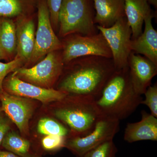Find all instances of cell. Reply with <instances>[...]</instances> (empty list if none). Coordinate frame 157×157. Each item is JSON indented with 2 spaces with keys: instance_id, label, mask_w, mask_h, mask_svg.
Segmentation results:
<instances>
[{
  "instance_id": "1",
  "label": "cell",
  "mask_w": 157,
  "mask_h": 157,
  "mask_svg": "<svg viewBox=\"0 0 157 157\" xmlns=\"http://www.w3.org/2000/svg\"><path fill=\"white\" fill-rule=\"evenodd\" d=\"M65 65L68 66L67 71L60 81L58 90L95 100L116 70L112 59L98 56L78 58Z\"/></svg>"
},
{
  "instance_id": "2",
  "label": "cell",
  "mask_w": 157,
  "mask_h": 157,
  "mask_svg": "<svg viewBox=\"0 0 157 157\" xmlns=\"http://www.w3.org/2000/svg\"><path fill=\"white\" fill-rule=\"evenodd\" d=\"M142 100L132 85L128 67L115 70L95 102L101 116L120 121L135 112Z\"/></svg>"
},
{
  "instance_id": "3",
  "label": "cell",
  "mask_w": 157,
  "mask_h": 157,
  "mask_svg": "<svg viewBox=\"0 0 157 157\" xmlns=\"http://www.w3.org/2000/svg\"><path fill=\"white\" fill-rule=\"evenodd\" d=\"M73 96L74 98H70L67 95L60 101L63 105L56 110L55 114L76 134L75 136L83 137L93 131L101 115L94 99Z\"/></svg>"
},
{
  "instance_id": "4",
  "label": "cell",
  "mask_w": 157,
  "mask_h": 157,
  "mask_svg": "<svg viewBox=\"0 0 157 157\" xmlns=\"http://www.w3.org/2000/svg\"><path fill=\"white\" fill-rule=\"evenodd\" d=\"M91 0H63L59 14V35L98 33Z\"/></svg>"
},
{
  "instance_id": "5",
  "label": "cell",
  "mask_w": 157,
  "mask_h": 157,
  "mask_svg": "<svg viewBox=\"0 0 157 157\" xmlns=\"http://www.w3.org/2000/svg\"><path fill=\"white\" fill-rule=\"evenodd\" d=\"M62 58L64 65L82 57L98 56L112 58L109 45L101 32L90 36L74 34L64 37Z\"/></svg>"
},
{
  "instance_id": "6",
  "label": "cell",
  "mask_w": 157,
  "mask_h": 157,
  "mask_svg": "<svg viewBox=\"0 0 157 157\" xmlns=\"http://www.w3.org/2000/svg\"><path fill=\"white\" fill-rule=\"evenodd\" d=\"M64 67L62 53L56 51L48 54L32 67H21L13 73L23 81L50 88L61 75Z\"/></svg>"
},
{
  "instance_id": "7",
  "label": "cell",
  "mask_w": 157,
  "mask_h": 157,
  "mask_svg": "<svg viewBox=\"0 0 157 157\" xmlns=\"http://www.w3.org/2000/svg\"><path fill=\"white\" fill-rule=\"evenodd\" d=\"M119 125L120 121L101 116L90 133L83 137L73 136L66 138L64 147L77 157H81L101 144L113 140L119 131Z\"/></svg>"
},
{
  "instance_id": "8",
  "label": "cell",
  "mask_w": 157,
  "mask_h": 157,
  "mask_svg": "<svg viewBox=\"0 0 157 157\" xmlns=\"http://www.w3.org/2000/svg\"><path fill=\"white\" fill-rule=\"evenodd\" d=\"M107 41L111 50L116 70L128 67L129 56L132 53V31L126 16L107 28L97 25Z\"/></svg>"
},
{
  "instance_id": "9",
  "label": "cell",
  "mask_w": 157,
  "mask_h": 157,
  "mask_svg": "<svg viewBox=\"0 0 157 157\" xmlns=\"http://www.w3.org/2000/svg\"><path fill=\"white\" fill-rule=\"evenodd\" d=\"M37 8L38 25L35 47L28 64L37 63L50 52L62 49V42L53 30L46 0H39Z\"/></svg>"
},
{
  "instance_id": "10",
  "label": "cell",
  "mask_w": 157,
  "mask_h": 157,
  "mask_svg": "<svg viewBox=\"0 0 157 157\" xmlns=\"http://www.w3.org/2000/svg\"><path fill=\"white\" fill-rule=\"evenodd\" d=\"M4 82L7 92L27 99H35L45 104L62 101L68 95L59 90L40 87L23 81L13 72Z\"/></svg>"
},
{
  "instance_id": "11",
  "label": "cell",
  "mask_w": 157,
  "mask_h": 157,
  "mask_svg": "<svg viewBox=\"0 0 157 157\" xmlns=\"http://www.w3.org/2000/svg\"><path fill=\"white\" fill-rule=\"evenodd\" d=\"M2 109L22 134L29 132V121L33 115V106L27 98L3 91L0 94Z\"/></svg>"
},
{
  "instance_id": "12",
  "label": "cell",
  "mask_w": 157,
  "mask_h": 157,
  "mask_svg": "<svg viewBox=\"0 0 157 157\" xmlns=\"http://www.w3.org/2000/svg\"><path fill=\"white\" fill-rule=\"evenodd\" d=\"M128 66L134 89L138 94H144L157 75V65L145 57L132 52L129 56Z\"/></svg>"
},
{
  "instance_id": "13",
  "label": "cell",
  "mask_w": 157,
  "mask_h": 157,
  "mask_svg": "<svg viewBox=\"0 0 157 157\" xmlns=\"http://www.w3.org/2000/svg\"><path fill=\"white\" fill-rule=\"evenodd\" d=\"M16 24L17 49L15 56L28 64L33 52L36 29L33 20L29 16L17 18Z\"/></svg>"
},
{
  "instance_id": "14",
  "label": "cell",
  "mask_w": 157,
  "mask_h": 157,
  "mask_svg": "<svg viewBox=\"0 0 157 157\" xmlns=\"http://www.w3.org/2000/svg\"><path fill=\"white\" fill-rule=\"evenodd\" d=\"M155 16L153 13L145 17L144 31L137 38L132 39L131 49L132 52L144 56L157 66V32L152 23Z\"/></svg>"
},
{
  "instance_id": "15",
  "label": "cell",
  "mask_w": 157,
  "mask_h": 157,
  "mask_svg": "<svg viewBox=\"0 0 157 157\" xmlns=\"http://www.w3.org/2000/svg\"><path fill=\"white\" fill-rule=\"evenodd\" d=\"M124 139L132 143L141 140H157V118L143 110L139 121L127 124Z\"/></svg>"
},
{
  "instance_id": "16",
  "label": "cell",
  "mask_w": 157,
  "mask_h": 157,
  "mask_svg": "<svg viewBox=\"0 0 157 157\" xmlns=\"http://www.w3.org/2000/svg\"><path fill=\"white\" fill-rule=\"evenodd\" d=\"M96 10L94 23L107 28L125 16L124 0H93Z\"/></svg>"
},
{
  "instance_id": "17",
  "label": "cell",
  "mask_w": 157,
  "mask_h": 157,
  "mask_svg": "<svg viewBox=\"0 0 157 157\" xmlns=\"http://www.w3.org/2000/svg\"><path fill=\"white\" fill-rule=\"evenodd\" d=\"M127 21L132 31V39L137 38L142 33L144 20L154 13L147 0H124Z\"/></svg>"
},
{
  "instance_id": "18",
  "label": "cell",
  "mask_w": 157,
  "mask_h": 157,
  "mask_svg": "<svg viewBox=\"0 0 157 157\" xmlns=\"http://www.w3.org/2000/svg\"><path fill=\"white\" fill-rule=\"evenodd\" d=\"M39 0H0V17L11 18L29 16Z\"/></svg>"
},
{
  "instance_id": "19",
  "label": "cell",
  "mask_w": 157,
  "mask_h": 157,
  "mask_svg": "<svg viewBox=\"0 0 157 157\" xmlns=\"http://www.w3.org/2000/svg\"><path fill=\"white\" fill-rule=\"evenodd\" d=\"M0 48L9 58L15 56L17 49L16 24L11 18L0 19Z\"/></svg>"
},
{
  "instance_id": "20",
  "label": "cell",
  "mask_w": 157,
  "mask_h": 157,
  "mask_svg": "<svg viewBox=\"0 0 157 157\" xmlns=\"http://www.w3.org/2000/svg\"><path fill=\"white\" fill-rule=\"evenodd\" d=\"M2 145L6 150L21 157H31L29 141L14 132H9L4 137Z\"/></svg>"
},
{
  "instance_id": "21",
  "label": "cell",
  "mask_w": 157,
  "mask_h": 157,
  "mask_svg": "<svg viewBox=\"0 0 157 157\" xmlns=\"http://www.w3.org/2000/svg\"><path fill=\"white\" fill-rule=\"evenodd\" d=\"M38 131L40 134L45 135H59L67 137L70 131L59 122L44 118L39 120L38 124Z\"/></svg>"
},
{
  "instance_id": "22",
  "label": "cell",
  "mask_w": 157,
  "mask_h": 157,
  "mask_svg": "<svg viewBox=\"0 0 157 157\" xmlns=\"http://www.w3.org/2000/svg\"><path fill=\"white\" fill-rule=\"evenodd\" d=\"M117 151V147L111 140L101 144L81 157H116Z\"/></svg>"
},
{
  "instance_id": "23",
  "label": "cell",
  "mask_w": 157,
  "mask_h": 157,
  "mask_svg": "<svg viewBox=\"0 0 157 157\" xmlns=\"http://www.w3.org/2000/svg\"><path fill=\"white\" fill-rule=\"evenodd\" d=\"M23 64L22 60L17 56L8 63L0 62V94L4 91L3 84L7 75L22 67Z\"/></svg>"
},
{
  "instance_id": "24",
  "label": "cell",
  "mask_w": 157,
  "mask_h": 157,
  "mask_svg": "<svg viewBox=\"0 0 157 157\" xmlns=\"http://www.w3.org/2000/svg\"><path fill=\"white\" fill-rule=\"evenodd\" d=\"M145 99L142 100L141 104L146 105L150 109L151 114L157 117V84L150 86L144 93Z\"/></svg>"
},
{
  "instance_id": "25",
  "label": "cell",
  "mask_w": 157,
  "mask_h": 157,
  "mask_svg": "<svg viewBox=\"0 0 157 157\" xmlns=\"http://www.w3.org/2000/svg\"><path fill=\"white\" fill-rule=\"evenodd\" d=\"M66 137L59 135H46L42 140V148L47 151H55L64 147Z\"/></svg>"
},
{
  "instance_id": "26",
  "label": "cell",
  "mask_w": 157,
  "mask_h": 157,
  "mask_svg": "<svg viewBox=\"0 0 157 157\" xmlns=\"http://www.w3.org/2000/svg\"><path fill=\"white\" fill-rule=\"evenodd\" d=\"M52 27H59V14L63 0H46Z\"/></svg>"
},
{
  "instance_id": "27",
  "label": "cell",
  "mask_w": 157,
  "mask_h": 157,
  "mask_svg": "<svg viewBox=\"0 0 157 157\" xmlns=\"http://www.w3.org/2000/svg\"><path fill=\"white\" fill-rule=\"evenodd\" d=\"M10 124L8 120L3 116L0 115V145L3 139L10 130Z\"/></svg>"
},
{
  "instance_id": "28",
  "label": "cell",
  "mask_w": 157,
  "mask_h": 157,
  "mask_svg": "<svg viewBox=\"0 0 157 157\" xmlns=\"http://www.w3.org/2000/svg\"><path fill=\"white\" fill-rule=\"evenodd\" d=\"M0 157H21L9 151H0Z\"/></svg>"
},
{
  "instance_id": "29",
  "label": "cell",
  "mask_w": 157,
  "mask_h": 157,
  "mask_svg": "<svg viewBox=\"0 0 157 157\" xmlns=\"http://www.w3.org/2000/svg\"><path fill=\"white\" fill-rule=\"evenodd\" d=\"M9 56L1 48H0V60L9 59Z\"/></svg>"
},
{
  "instance_id": "30",
  "label": "cell",
  "mask_w": 157,
  "mask_h": 157,
  "mask_svg": "<svg viewBox=\"0 0 157 157\" xmlns=\"http://www.w3.org/2000/svg\"><path fill=\"white\" fill-rule=\"evenodd\" d=\"M147 2L149 5H152L154 7L157 9V0H147Z\"/></svg>"
},
{
  "instance_id": "31",
  "label": "cell",
  "mask_w": 157,
  "mask_h": 157,
  "mask_svg": "<svg viewBox=\"0 0 157 157\" xmlns=\"http://www.w3.org/2000/svg\"><path fill=\"white\" fill-rule=\"evenodd\" d=\"M35 157V156H32V157Z\"/></svg>"
},
{
  "instance_id": "32",
  "label": "cell",
  "mask_w": 157,
  "mask_h": 157,
  "mask_svg": "<svg viewBox=\"0 0 157 157\" xmlns=\"http://www.w3.org/2000/svg\"><path fill=\"white\" fill-rule=\"evenodd\" d=\"M1 108H0V111H1Z\"/></svg>"
}]
</instances>
